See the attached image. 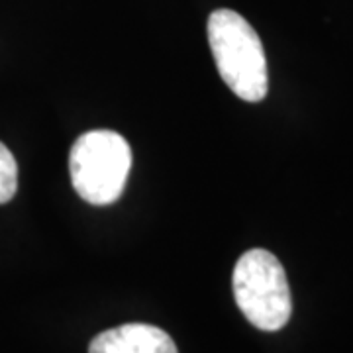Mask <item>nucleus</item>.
<instances>
[{
	"instance_id": "7ed1b4c3",
	"label": "nucleus",
	"mask_w": 353,
	"mask_h": 353,
	"mask_svg": "<svg viewBox=\"0 0 353 353\" xmlns=\"http://www.w3.org/2000/svg\"><path fill=\"white\" fill-rule=\"evenodd\" d=\"M234 296L248 322L263 332H277L292 312L287 273L267 250H250L234 269Z\"/></svg>"
},
{
	"instance_id": "f03ea898",
	"label": "nucleus",
	"mask_w": 353,
	"mask_h": 353,
	"mask_svg": "<svg viewBox=\"0 0 353 353\" xmlns=\"http://www.w3.org/2000/svg\"><path fill=\"white\" fill-rule=\"evenodd\" d=\"M132 169V150L112 130H92L77 139L69 153L71 183L88 204L116 202L126 187Z\"/></svg>"
},
{
	"instance_id": "f257e3e1",
	"label": "nucleus",
	"mask_w": 353,
	"mask_h": 353,
	"mask_svg": "<svg viewBox=\"0 0 353 353\" xmlns=\"http://www.w3.org/2000/svg\"><path fill=\"white\" fill-rule=\"evenodd\" d=\"M208 43L218 73L245 102H261L269 90L267 59L257 32L241 14L220 8L208 18Z\"/></svg>"
},
{
	"instance_id": "20e7f679",
	"label": "nucleus",
	"mask_w": 353,
	"mask_h": 353,
	"mask_svg": "<svg viewBox=\"0 0 353 353\" xmlns=\"http://www.w3.org/2000/svg\"><path fill=\"white\" fill-rule=\"evenodd\" d=\"M88 353H179L173 338L152 324H124L92 338Z\"/></svg>"
},
{
	"instance_id": "39448f33",
	"label": "nucleus",
	"mask_w": 353,
	"mask_h": 353,
	"mask_svg": "<svg viewBox=\"0 0 353 353\" xmlns=\"http://www.w3.org/2000/svg\"><path fill=\"white\" fill-rule=\"evenodd\" d=\"M18 189V165L12 152L0 141V204L14 199Z\"/></svg>"
}]
</instances>
